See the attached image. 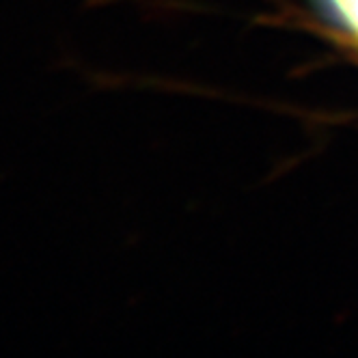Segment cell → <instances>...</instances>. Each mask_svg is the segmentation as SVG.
Instances as JSON below:
<instances>
[{
  "instance_id": "cell-1",
  "label": "cell",
  "mask_w": 358,
  "mask_h": 358,
  "mask_svg": "<svg viewBox=\"0 0 358 358\" xmlns=\"http://www.w3.org/2000/svg\"><path fill=\"white\" fill-rule=\"evenodd\" d=\"M341 27L358 41V0H326Z\"/></svg>"
}]
</instances>
